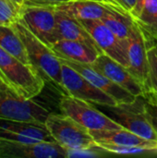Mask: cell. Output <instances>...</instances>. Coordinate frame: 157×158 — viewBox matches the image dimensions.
<instances>
[{"label": "cell", "instance_id": "cell-11", "mask_svg": "<svg viewBox=\"0 0 157 158\" xmlns=\"http://www.w3.org/2000/svg\"><path fill=\"white\" fill-rule=\"evenodd\" d=\"M81 23L97 43L104 54L127 68V42L119 39L102 19H81Z\"/></svg>", "mask_w": 157, "mask_h": 158}, {"label": "cell", "instance_id": "cell-18", "mask_svg": "<svg viewBox=\"0 0 157 158\" xmlns=\"http://www.w3.org/2000/svg\"><path fill=\"white\" fill-rule=\"evenodd\" d=\"M56 55L64 59L92 64L101 53L92 46L78 41L58 40L50 46Z\"/></svg>", "mask_w": 157, "mask_h": 158}, {"label": "cell", "instance_id": "cell-12", "mask_svg": "<svg viewBox=\"0 0 157 158\" xmlns=\"http://www.w3.org/2000/svg\"><path fill=\"white\" fill-rule=\"evenodd\" d=\"M0 139L20 143L55 142L44 123L0 118Z\"/></svg>", "mask_w": 157, "mask_h": 158}, {"label": "cell", "instance_id": "cell-19", "mask_svg": "<svg viewBox=\"0 0 157 158\" xmlns=\"http://www.w3.org/2000/svg\"><path fill=\"white\" fill-rule=\"evenodd\" d=\"M0 46L21 62L31 65L23 42L12 24H0Z\"/></svg>", "mask_w": 157, "mask_h": 158}, {"label": "cell", "instance_id": "cell-5", "mask_svg": "<svg viewBox=\"0 0 157 158\" xmlns=\"http://www.w3.org/2000/svg\"><path fill=\"white\" fill-rule=\"evenodd\" d=\"M61 113L70 117L89 131L122 129L116 120L96 109L90 102L69 94L63 95L59 102Z\"/></svg>", "mask_w": 157, "mask_h": 158}, {"label": "cell", "instance_id": "cell-34", "mask_svg": "<svg viewBox=\"0 0 157 158\" xmlns=\"http://www.w3.org/2000/svg\"><path fill=\"white\" fill-rule=\"evenodd\" d=\"M0 24H1V23H0Z\"/></svg>", "mask_w": 157, "mask_h": 158}, {"label": "cell", "instance_id": "cell-27", "mask_svg": "<svg viewBox=\"0 0 157 158\" xmlns=\"http://www.w3.org/2000/svg\"><path fill=\"white\" fill-rule=\"evenodd\" d=\"M139 26L144 32L148 41L150 39V41L154 42L155 39H157V17L150 24H147V25H140L139 24Z\"/></svg>", "mask_w": 157, "mask_h": 158}, {"label": "cell", "instance_id": "cell-2", "mask_svg": "<svg viewBox=\"0 0 157 158\" xmlns=\"http://www.w3.org/2000/svg\"><path fill=\"white\" fill-rule=\"evenodd\" d=\"M0 75L9 87L27 99H33L44 87V79L32 66L5 51L0 46Z\"/></svg>", "mask_w": 157, "mask_h": 158}, {"label": "cell", "instance_id": "cell-26", "mask_svg": "<svg viewBox=\"0 0 157 158\" xmlns=\"http://www.w3.org/2000/svg\"><path fill=\"white\" fill-rule=\"evenodd\" d=\"M144 97L150 120L157 131V98L151 92L146 93L144 94Z\"/></svg>", "mask_w": 157, "mask_h": 158}, {"label": "cell", "instance_id": "cell-17", "mask_svg": "<svg viewBox=\"0 0 157 158\" xmlns=\"http://www.w3.org/2000/svg\"><path fill=\"white\" fill-rule=\"evenodd\" d=\"M55 7L78 20L102 19L111 11L110 6L101 0H72Z\"/></svg>", "mask_w": 157, "mask_h": 158}, {"label": "cell", "instance_id": "cell-3", "mask_svg": "<svg viewBox=\"0 0 157 158\" xmlns=\"http://www.w3.org/2000/svg\"><path fill=\"white\" fill-rule=\"evenodd\" d=\"M55 142L68 151H80L96 147L90 131L65 114L50 113L45 120Z\"/></svg>", "mask_w": 157, "mask_h": 158}, {"label": "cell", "instance_id": "cell-20", "mask_svg": "<svg viewBox=\"0 0 157 158\" xmlns=\"http://www.w3.org/2000/svg\"><path fill=\"white\" fill-rule=\"evenodd\" d=\"M109 6L111 8V11L107 15H105L102 19V20L119 39L127 42L132 32L133 27L135 25V20L130 15L118 11L111 6Z\"/></svg>", "mask_w": 157, "mask_h": 158}, {"label": "cell", "instance_id": "cell-33", "mask_svg": "<svg viewBox=\"0 0 157 158\" xmlns=\"http://www.w3.org/2000/svg\"><path fill=\"white\" fill-rule=\"evenodd\" d=\"M156 40H157V39H155V41H156Z\"/></svg>", "mask_w": 157, "mask_h": 158}, {"label": "cell", "instance_id": "cell-28", "mask_svg": "<svg viewBox=\"0 0 157 158\" xmlns=\"http://www.w3.org/2000/svg\"><path fill=\"white\" fill-rule=\"evenodd\" d=\"M72 0H26L24 5H41V6H58Z\"/></svg>", "mask_w": 157, "mask_h": 158}, {"label": "cell", "instance_id": "cell-32", "mask_svg": "<svg viewBox=\"0 0 157 158\" xmlns=\"http://www.w3.org/2000/svg\"><path fill=\"white\" fill-rule=\"evenodd\" d=\"M154 42H155V45H156V47H157V40H156V41H154Z\"/></svg>", "mask_w": 157, "mask_h": 158}, {"label": "cell", "instance_id": "cell-1", "mask_svg": "<svg viewBox=\"0 0 157 158\" xmlns=\"http://www.w3.org/2000/svg\"><path fill=\"white\" fill-rule=\"evenodd\" d=\"M12 26L23 42L30 63L43 79L62 88V63L53 49L36 37L20 19L13 22Z\"/></svg>", "mask_w": 157, "mask_h": 158}, {"label": "cell", "instance_id": "cell-30", "mask_svg": "<svg viewBox=\"0 0 157 158\" xmlns=\"http://www.w3.org/2000/svg\"><path fill=\"white\" fill-rule=\"evenodd\" d=\"M11 2H13L15 5H17V6H24V4H25V1L26 0H10Z\"/></svg>", "mask_w": 157, "mask_h": 158}, {"label": "cell", "instance_id": "cell-7", "mask_svg": "<svg viewBox=\"0 0 157 158\" xmlns=\"http://www.w3.org/2000/svg\"><path fill=\"white\" fill-rule=\"evenodd\" d=\"M19 19L47 45L51 46L58 41L56 9L53 6L24 5L21 6Z\"/></svg>", "mask_w": 157, "mask_h": 158}, {"label": "cell", "instance_id": "cell-25", "mask_svg": "<svg viewBox=\"0 0 157 158\" xmlns=\"http://www.w3.org/2000/svg\"><path fill=\"white\" fill-rule=\"evenodd\" d=\"M101 1L118 9V11L130 16L137 2V0H101Z\"/></svg>", "mask_w": 157, "mask_h": 158}, {"label": "cell", "instance_id": "cell-13", "mask_svg": "<svg viewBox=\"0 0 157 158\" xmlns=\"http://www.w3.org/2000/svg\"><path fill=\"white\" fill-rule=\"evenodd\" d=\"M91 65L96 70L129 91L133 95L142 96L146 94L143 85L129 71V69L107 55L104 53L99 55Z\"/></svg>", "mask_w": 157, "mask_h": 158}, {"label": "cell", "instance_id": "cell-31", "mask_svg": "<svg viewBox=\"0 0 157 158\" xmlns=\"http://www.w3.org/2000/svg\"><path fill=\"white\" fill-rule=\"evenodd\" d=\"M149 92H151V93H152V94H154V95H155V97L157 98V90H154V91H149Z\"/></svg>", "mask_w": 157, "mask_h": 158}, {"label": "cell", "instance_id": "cell-21", "mask_svg": "<svg viewBox=\"0 0 157 158\" xmlns=\"http://www.w3.org/2000/svg\"><path fill=\"white\" fill-rule=\"evenodd\" d=\"M21 7L10 0H0V23L12 24L20 18Z\"/></svg>", "mask_w": 157, "mask_h": 158}, {"label": "cell", "instance_id": "cell-24", "mask_svg": "<svg viewBox=\"0 0 157 158\" xmlns=\"http://www.w3.org/2000/svg\"><path fill=\"white\" fill-rule=\"evenodd\" d=\"M150 91L157 90V47L155 44L148 46Z\"/></svg>", "mask_w": 157, "mask_h": 158}, {"label": "cell", "instance_id": "cell-23", "mask_svg": "<svg viewBox=\"0 0 157 158\" xmlns=\"http://www.w3.org/2000/svg\"><path fill=\"white\" fill-rule=\"evenodd\" d=\"M157 17V0H144L141 15L135 21L140 25H147Z\"/></svg>", "mask_w": 157, "mask_h": 158}, {"label": "cell", "instance_id": "cell-29", "mask_svg": "<svg viewBox=\"0 0 157 158\" xmlns=\"http://www.w3.org/2000/svg\"><path fill=\"white\" fill-rule=\"evenodd\" d=\"M9 89H11L10 87H9V85L6 83V81L3 79V77L0 75V92L1 91H5V90H9ZM12 90V89H11ZM14 91V90H13Z\"/></svg>", "mask_w": 157, "mask_h": 158}, {"label": "cell", "instance_id": "cell-15", "mask_svg": "<svg viewBox=\"0 0 157 158\" xmlns=\"http://www.w3.org/2000/svg\"><path fill=\"white\" fill-rule=\"evenodd\" d=\"M96 145L100 143H108L123 146L144 147L157 153V142L146 140L141 136L122 128L116 130H99L90 131Z\"/></svg>", "mask_w": 157, "mask_h": 158}, {"label": "cell", "instance_id": "cell-9", "mask_svg": "<svg viewBox=\"0 0 157 158\" xmlns=\"http://www.w3.org/2000/svg\"><path fill=\"white\" fill-rule=\"evenodd\" d=\"M148 46V40L144 32L135 21L126 47L127 69L143 85L146 93L150 91Z\"/></svg>", "mask_w": 157, "mask_h": 158}, {"label": "cell", "instance_id": "cell-10", "mask_svg": "<svg viewBox=\"0 0 157 158\" xmlns=\"http://www.w3.org/2000/svg\"><path fill=\"white\" fill-rule=\"evenodd\" d=\"M68 157V150L56 142L20 143L0 139V158Z\"/></svg>", "mask_w": 157, "mask_h": 158}, {"label": "cell", "instance_id": "cell-22", "mask_svg": "<svg viewBox=\"0 0 157 158\" xmlns=\"http://www.w3.org/2000/svg\"><path fill=\"white\" fill-rule=\"evenodd\" d=\"M98 147L105 151L106 153L118 154V155H144V154H157L155 151L144 148V147H133V146H123L108 143L97 144Z\"/></svg>", "mask_w": 157, "mask_h": 158}, {"label": "cell", "instance_id": "cell-14", "mask_svg": "<svg viewBox=\"0 0 157 158\" xmlns=\"http://www.w3.org/2000/svg\"><path fill=\"white\" fill-rule=\"evenodd\" d=\"M59 59L73 68L79 73H81L84 78H86L90 82H92L94 86L112 96L114 99L118 101V103H130L136 99L137 96L130 94L126 89L122 88L109 78L96 70L91 64H86L82 62H78L74 60H68L60 58Z\"/></svg>", "mask_w": 157, "mask_h": 158}, {"label": "cell", "instance_id": "cell-8", "mask_svg": "<svg viewBox=\"0 0 157 158\" xmlns=\"http://www.w3.org/2000/svg\"><path fill=\"white\" fill-rule=\"evenodd\" d=\"M61 63L62 89L68 94L103 106H114L118 104L116 99L94 86L73 68L62 61Z\"/></svg>", "mask_w": 157, "mask_h": 158}, {"label": "cell", "instance_id": "cell-6", "mask_svg": "<svg viewBox=\"0 0 157 158\" xmlns=\"http://www.w3.org/2000/svg\"><path fill=\"white\" fill-rule=\"evenodd\" d=\"M50 112L33 99L9 89L0 92V118L44 123Z\"/></svg>", "mask_w": 157, "mask_h": 158}, {"label": "cell", "instance_id": "cell-16", "mask_svg": "<svg viewBox=\"0 0 157 158\" xmlns=\"http://www.w3.org/2000/svg\"><path fill=\"white\" fill-rule=\"evenodd\" d=\"M55 7V6H54ZM56 9V23H57V35L58 40H72L84 43L99 53L103 54V51L98 46L97 43L94 41L93 36L85 29V27L81 23L80 20L70 17L65 12Z\"/></svg>", "mask_w": 157, "mask_h": 158}, {"label": "cell", "instance_id": "cell-4", "mask_svg": "<svg viewBox=\"0 0 157 158\" xmlns=\"http://www.w3.org/2000/svg\"><path fill=\"white\" fill-rule=\"evenodd\" d=\"M106 107L113 114V119L124 129L146 140L157 142V131L150 120L144 95L137 96L130 103Z\"/></svg>", "mask_w": 157, "mask_h": 158}]
</instances>
